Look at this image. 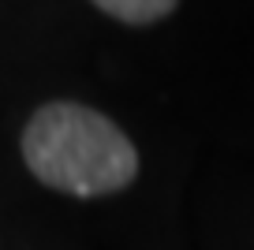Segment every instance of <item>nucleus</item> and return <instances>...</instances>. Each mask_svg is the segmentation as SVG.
<instances>
[{"label": "nucleus", "instance_id": "nucleus-1", "mask_svg": "<svg viewBox=\"0 0 254 250\" xmlns=\"http://www.w3.org/2000/svg\"><path fill=\"white\" fill-rule=\"evenodd\" d=\"M23 161L45 187L75 198L124 190L138 176V153L124 131L79 101H49L23 131Z\"/></svg>", "mask_w": 254, "mask_h": 250}, {"label": "nucleus", "instance_id": "nucleus-2", "mask_svg": "<svg viewBox=\"0 0 254 250\" xmlns=\"http://www.w3.org/2000/svg\"><path fill=\"white\" fill-rule=\"evenodd\" d=\"M90 4H97L101 11H109V15L120 19V23L146 26V23H157V19H165L168 11L180 4V0H90Z\"/></svg>", "mask_w": 254, "mask_h": 250}]
</instances>
